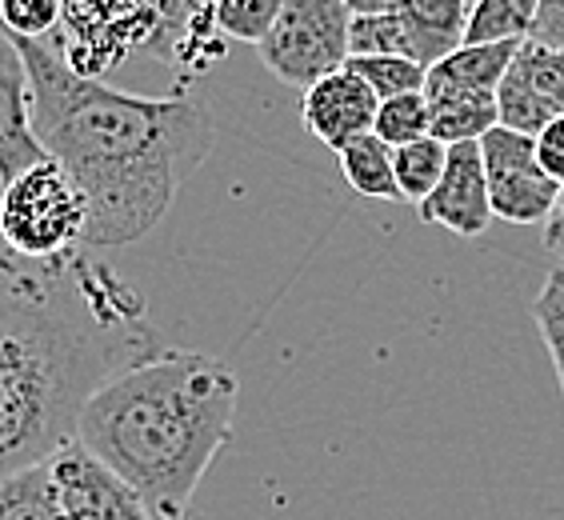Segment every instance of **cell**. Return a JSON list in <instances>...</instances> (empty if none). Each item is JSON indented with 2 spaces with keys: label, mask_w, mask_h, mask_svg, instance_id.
<instances>
[{
  "label": "cell",
  "mask_w": 564,
  "mask_h": 520,
  "mask_svg": "<svg viewBox=\"0 0 564 520\" xmlns=\"http://www.w3.org/2000/svg\"><path fill=\"white\" fill-rule=\"evenodd\" d=\"M141 296L85 252H0V477L76 441L85 401L156 353Z\"/></svg>",
  "instance_id": "cell-1"
},
{
  "label": "cell",
  "mask_w": 564,
  "mask_h": 520,
  "mask_svg": "<svg viewBox=\"0 0 564 520\" xmlns=\"http://www.w3.org/2000/svg\"><path fill=\"white\" fill-rule=\"evenodd\" d=\"M17 48L33 85V132L85 193V245L120 249L161 225L213 149V117L188 97H137L65 65L48 41Z\"/></svg>",
  "instance_id": "cell-2"
},
{
  "label": "cell",
  "mask_w": 564,
  "mask_h": 520,
  "mask_svg": "<svg viewBox=\"0 0 564 520\" xmlns=\"http://www.w3.org/2000/svg\"><path fill=\"white\" fill-rule=\"evenodd\" d=\"M237 397L225 360L156 348L88 397L76 445L137 488L156 520H188L196 485L232 436Z\"/></svg>",
  "instance_id": "cell-3"
},
{
  "label": "cell",
  "mask_w": 564,
  "mask_h": 520,
  "mask_svg": "<svg viewBox=\"0 0 564 520\" xmlns=\"http://www.w3.org/2000/svg\"><path fill=\"white\" fill-rule=\"evenodd\" d=\"M193 0H61V24L48 36L73 73L105 80L129 56H161Z\"/></svg>",
  "instance_id": "cell-4"
},
{
  "label": "cell",
  "mask_w": 564,
  "mask_h": 520,
  "mask_svg": "<svg viewBox=\"0 0 564 520\" xmlns=\"http://www.w3.org/2000/svg\"><path fill=\"white\" fill-rule=\"evenodd\" d=\"M85 193L56 161L33 164L0 188V240L12 257L53 260L85 249Z\"/></svg>",
  "instance_id": "cell-5"
},
{
  "label": "cell",
  "mask_w": 564,
  "mask_h": 520,
  "mask_svg": "<svg viewBox=\"0 0 564 520\" xmlns=\"http://www.w3.org/2000/svg\"><path fill=\"white\" fill-rule=\"evenodd\" d=\"M348 17L340 0H281L276 24L257 56L281 85L313 88L348 61Z\"/></svg>",
  "instance_id": "cell-6"
},
{
  "label": "cell",
  "mask_w": 564,
  "mask_h": 520,
  "mask_svg": "<svg viewBox=\"0 0 564 520\" xmlns=\"http://www.w3.org/2000/svg\"><path fill=\"white\" fill-rule=\"evenodd\" d=\"M480 161L489 181L492 220L505 225H544L561 185L536 161V141L512 129H489L480 137Z\"/></svg>",
  "instance_id": "cell-7"
},
{
  "label": "cell",
  "mask_w": 564,
  "mask_h": 520,
  "mask_svg": "<svg viewBox=\"0 0 564 520\" xmlns=\"http://www.w3.org/2000/svg\"><path fill=\"white\" fill-rule=\"evenodd\" d=\"M61 520H156L141 492L112 473L85 445L68 441L48 456Z\"/></svg>",
  "instance_id": "cell-8"
},
{
  "label": "cell",
  "mask_w": 564,
  "mask_h": 520,
  "mask_svg": "<svg viewBox=\"0 0 564 520\" xmlns=\"http://www.w3.org/2000/svg\"><path fill=\"white\" fill-rule=\"evenodd\" d=\"M416 217L424 225L448 228L460 240H477L489 232L492 205H489V181H485V161H480V144H448L445 173L436 188L416 205Z\"/></svg>",
  "instance_id": "cell-9"
},
{
  "label": "cell",
  "mask_w": 564,
  "mask_h": 520,
  "mask_svg": "<svg viewBox=\"0 0 564 520\" xmlns=\"http://www.w3.org/2000/svg\"><path fill=\"white\" fill-rule=\"evenodd\" d=\"M48 161L33 132V85L17 48V36L0 24V188L17 181L24 169Z\"/></svg>",
  "instance_id": "cell-10"
},
{
  "label": "cell",
  "mask_w": 564,
  "mask_h": 520,
  "mask_svg": "<svg viewBox=\"0 0 564 520\" xmlns=\"http://www.w3.org/2000/svg\"><path fill=\"white\" fill-rule=\"evenodd\" d=\"M377 109L380 100L372 97V88L348 68H340V73H328L325 80H316L313 88H304L301 120L325 149L340 152L357 137H369Z\"/></svg>",
  "instance_id": "cell-11"
},
{
  "label": "cell",
  "mask_w": 564,
  "mask_h": 520,
  "mask_svg": "<svg viewBox=\"0 0 564 520\" xmlns=\"http://www.w3.org/2000/svg\"><path fill=\"white\" fill-rule=\"evenodd\" d=\"M521 44L524 41L460 44L445 61L424 68V97H497Z\"/></svg>",
  "instance_id": "cell-12"
},
{
  "label": "cell",
  "mask_w": 564,
  "mask_h": 520,
  "mask_svg": "<svg viewBox=\"0 0 564 520\" xmlns=\"http://www.w3.org/2000/svg\"><path fill=\"white\" fill-rule=\"evenodd\" d=\"M392 12L401 17L413 61L433 68L465 44L468 0H392Z\"/></svg>",
  "instance_id": "cell-13"
},
{
  "label": "cell",
  "mask_w": 564,
  "mask_h": 520,
  "mask_svg": "<svg viewBox=\"0 0 564 520\" xmlns=\"http://www.w3.org/2000/svg\"><path fill=\"white\" fill-rule=\"evenodd\" d=\"M337 156L352 193L369 196V201H401V188H397V176H392V149L380 137H372V132L357 137Z\"/></svg>",
  "instance_id": "cell-14"
},
{
  "label": "cell",
  "mask_w": 564,
  "mask_h": 520,
  "mask_svg": "<svg viewBox=\"0 0 564 520\" xmlns=\"http://www.w3.org/2000/svg\"><path fill=\"white\" fill-rule=\"evenodd\" d=\"M0 520H61L48 461L0 477Z\"/></svg>",
  "instance_id": "cell-15"
},
{
  "label": "cell",
  "mask_w": 564,
  "mask_h": 520,
  "mask_svg": "<svg viewBox=\"0 0 564 520\" xmlns=\"http://www.w3.org/2000/svg\"><path fill=\"white\" fill-rule=\"evenodd\" d=\"M536 12H541V0H477L468 4L465 44L529 41Z\"/></svg>",
  "instance_id": "cell-16"
},
{
  "label": "cell",
  "mask_w": 564,
  "mask_h": 520,
  "mask_svg": "<svg viewBox=\"0 0 564 520\" xmlns=\"http://www.w3.org/2000/svg\"><path fill=\"white\" fill-rule=\"evenodd\" d=\"M445 161H448V144L433 141V137H421V141H413V144L392 149V176H397L401 201L421 205L424 196L436 188L441 173H445Z\"/></svg>",
  "instance_id": "cell-17"
},
{
  "label": "cell",
  "mask_w": 564,
  "mask_h": 520,
  "mask_svg": "<svg viewBox=\"0 0 564 520\" xmlns=\"http://www.w3.org/2000/svg\"><path fill=\"white\" fill-rule=\"evenodd\" d=\"M345 68L360 76L377 100L424 93V65H416L413 56H348Z\"/></svg>",
  "instance_id": "cell-18"
},
{
  "label": "cell",
  "mask_w": 564,
  "mask_h": 520,
  "mask_svg": "<svg viewBox=\"0 0 564 520\" xmlns=\"http://www.w3.org/2000/svg\"><path fill=\"white\" fill-rule=\"evenodd\" d=\"M372 137H380L389 149H401V144L429 137V100H424V93H404V97L380 100L377 120H372Z\"/></svg>",
  "instance_id": "cell-19"
},
{
  "label": "cell",
  "mask_w": 564,
  "mask_h": 520,
  "mask_svg": "<svg viewBox=\"0 0 564 520\" xmlns=\"http://www.w3.org/2000/svg\"><path fill=\"white\" fill-rule=\"evenodd\" d=\"M281 0H213V17L225 41L261 44L269 29L276 24Z\"/></svg>",
  "instance_id": "cell-20"
},
{
  "label": "cell",
  "mask_w": 564,
  "mask_h": 520,
  "mask_svg": "<svg viewBox=\"0 0 564 520\" xmlns=\"http://www.w3.org/2000/svg\"><path fill=\"white\" fill-rule=\"evenodd\" d=\"M348 56H413L401 17L397 12L352 17L348 21Z\"/></svg>",
  "instance_id": "cell-21"
},
{
  "label": "cell",
  "mask_w": 564,
  "mask_h": 520,
  "mask_svg": "<svg viewBox=\"0 0 564 520\" xmlns=\"http://www.w3.org/2000/svg\"><path fill=\"white\" fill-rule=\"evenodd\" d=\"M532 321L541 328V340L553 357L556 380H561L564 392V264H556L549 277H544L541 293L532 301Z\"/></svg>",
  "instance_id": "cell-22"
},
{
  "label": "cell",
  "mask_w": 564,
  "mask_h": 520,
  "mask_svg": "<svg viewBox=\"0 0 564 520\" xmlns=\"http://www.w3.org/2000/svg\"><path fill=\"white\" fill-rule=\"evenodd\" d=\"M517 61L529 73L532 88L541 93V100L553 109V117H564V48H549V44L524 41L517 48Z\"/></svg>",
  "instance_id": "cell-23"
},
{
  "label": "cell",
  "mask_w": 564,
  "mask_h": 520,
  "mask_svg": "<svg viewBox=\"0 0 564 520\" xmlns=\"http://www.w3.org/2000/svg\"><path fill=\"white\" fill-rule=\"evenodd\" d=\"M0 24L21 41H48L61 24V0H0Z\"/></svg>",
  "instance_id": "cell-24"
},
{
  "label": "cell",
  "mask_w": 564,
  "mask_h": 520,
  "mask_svg": "<svg viewBox=\"0 0 564 520\" xmlns=\"http://www.w3.org/2000/svg\"><path fill=\"white\" fill-rule=\"evenodd\" d=\"M532 141H536V161H541V169L564 188V117L549 120Z\"/></svg>",
  "instance_id": "cell-25"
},
{
  "label": "cell",
  "mask_w": 564,
  "mask_h": 520,
  "mask_svg": "<svg viewBox=\"0 0 564 520\" xmlns=\"http://www.w3.org/2000/svg\"><path fill=\"white\" fill-rule=\"evenodd\" d=\"M529 41L549 44V48H564V0H541V12H536Z\"/></svg>",
  "instance_id": "cell-26"
},
{
  "label": "cell",
  "mask_w": 564,
  "mask_h": 520,
  "mask_svg": "<svg viewBox=\"0 0 564 520\" xmlns=\"http://www.w3.org/2000/svg\"><path fill=\"white\" fill-rule=\"evenodd\" d=\"M544 249L553 252L556 260L564 264V188H561V196H556V205H553V213H549V220H544Z\"/></svg>",
  "instance_id": "cell-27"
},
{
  "label": "cell",
  "mask_w": 564,
  "mask_h": 520,
  "mask_svg": "<svg viewBox=\"0 0 564 520\" xmlns=\"http://www.w3.org/2000/svg\"><path fill=\"white\" fill-rule=\"evenodd\" d=\"M348 17H377V12H392V0H340Z\"/></svg>",
  "instance_id": "cell-28"
},
{
  "label": "cell",
  "mask_w": 564,
  "mask_h": 520,
  "mask_svg": "<svg viewBox=\"0 0 564 520\" xmlns=\"http://www.w3.org/2000/svg\"><path fill=\"white\" fill-rule=\"evenodd\" d=\"M468 4H477V0H468Z\"/></svg>",
  "instance_id": "cell-29"
}]
</instances>
